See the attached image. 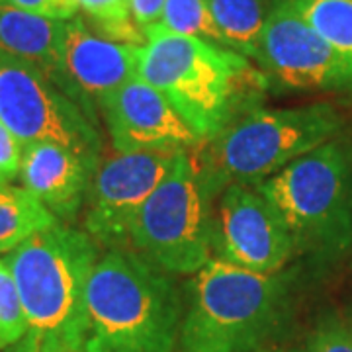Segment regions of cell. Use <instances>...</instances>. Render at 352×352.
Wrapping results in <instances>:
<instances>
[{
	"label": "cell",
	"instance_id": "6da1fadb",
	"mask_svg": "<svg viewBox=\"0 0 352 352\" xmlns=\"http://www.w3.org/2000/svg\"><path fill=\"white\" fill-rule=\"evenodd\" d=\"M145 38L139 76L163 92L200 143L256 108L268 87L263 71L229 47L161 30Z\"/></svg>",
	"mask_w": 352,
	"mask_h": 352
},
{
	"label": "cell",
	"instance_id": "7a4b0ae2",
	"mask_svg": "<svg viewBox=\"0 0 352 352\" xmlns=\"http://www.w3.org/2000/svg\"><path fill=\"white\" fill-rule=\"evenodd\" d=\"M100 258L87 231L55 223L10 251V266L28 331L8 352H85L87 288Z\"/></svg>",
	"mask_w": 352,
	"mask_h": 352
},
{
	"label": "cell",
	"instance_id": "3957f363",
	"mask_svg": "<svg viewBox=\"0 0 352 352\" xmlns=\"http://www.w3.org/2000/svg\"><path fill=\"white\" fill-rule=\"evenodd\" d=\"M184 300L170 274L133 251H108L87 288L85 352H175Z\"/></svg>",
	"mask_w": 352,
	"mask_h": 352
},
{
	"label": "cell",
	"instance_id": "277c9868",
	"mask_svg": "<svg viewBox=\"0 0 352 352\" xmlns=\"http://www.w3.org/2000/svg\"><path fill=\"white\" fill-rule=\"evenodd\" d=\"M286 272L256 274L210 258L188 284L175 352H256L286 323Z\"/></svg>",
	"mask_w": 352,
	"mask_h": 352
},
{
	"label": "cell",
	"instance_id": "5b68a950",
	"mask_svg": "<svg viewBox=\"0 0 352 352\" xmlns=\"http://www.w3.org/2000/svg\"><path fill=\"white\" fill-rule=\"evenodd\" d=\"M339 112L317 102L300 108H252L206 141L198 155L217 194L231 184L254 186L337 138Z\"/></svg>",
	"mask_w": 352,
	"mask_h": 352
},
{
	"label": "cell",
	"instance_id": "8992f818",
	"mask_svg": "<svg viewBox=\"0 0 352 352\" xmlns=\"http://www.w3.org/2000/svg\"><path fill=\"white\" fill-rule=\"evenodd\" d=\"M294 239L296 252L337 258L352 247V143L331 139L254 184Z\"/></svg>",
	"mask_w": 352,
	"mask_h": 352
},
{
	"label": "cell",
	"instance_id": "52a82bcc",
	"mask_svg": "<svg viewBox=\"0 0 352 352\" xmlns=\"http://www.w3.org/2000/svg\"><path fill=\"white\" fill-rule=\"evenodd\" d=\"M217 198L198 155L180 153L135 215L129 251L164 274H196L214 256Z\"/></svg>",
	"mask_w": 352,
	"mask_h": 352
},
{
	"label": "cell",
	"instance_id": "ba28073f",
	"mask_svg": "<svg viewBox=\"0 0 352 352\" xmlns=\"http://www.w3.org/2000/svg\"><path fill=\"white\" fill-rule=\"evenodd\" d=\"M0 122L22 145L57 143L100 161V133L88 113L39 67L6 53H0Z\"/></svg>",
	"mask_w": 352,
	"mask_h": 352
},
{
	"label": "cell",
	"instance_id": "9c48e42d",
	"mask_svg": "<svg viewBox=\"0 0 352 352\" xmlns=\"http://www.w3.org/2000/svg\"><path fill=\"white\" fill-rule=\"evenodd\" d=\"M294 254V239L284 219L254 186L231 184L219 194L214 258L256 274H276Z\"/></svg>",
	"mask_w": 352,
	"mask_h": 352
},
{
	"label": "cell",
	"instance_id": "30bf717a",
	"mask_svg": "<svg viewBox=\"0 0 352 352\" xmlns=\"http://www.w3.org/2000/svg\"><path fill=\"white\" fill-rule=\"evenodd\" d=\"M184 153V151H182ZM180 153H118L98 164L87 196V233L108 251L129 249L131 223Z\"/></svg>",
	"mask_w": 352,
	"mask_h": 352
},
{
	"label": "cell",
	"instance_id": "8fae6325",
	"mask_svg": "<svg viewBox=\"0 0 352 352\" xmlns=\"http://www.w3.org/2000/svg\"><path fill=\"white\" fill-rule=\"evenodd\" d=\"M256 63L268 80L294 90H352V69L284 0L264 25Z\"/></svg>",
	"mask_w": 352,
	"mask_h": 352
},
{
	"label": "cell",
	"instance_id": "7c38bea8",
	"mask_svg": "<svg viewBox=\"0 0 352 352\" xmlns=\"http://www.w3.org/2000/svg\"><path fill=\"white\" fill-rule=\"evenodd\" d=\"M141 47L104 38L78 14L65 22L61 41L65 90L94 124L102 104L139 75Z\"/></svg>",
	"mask_w": 352,
	"mask_h": 352
},
{
	"label": "cell",
	"instance_id": "4fadbf2b",
	"mask_svg": "<svg viewBox=\"0 0 352 352\" xmlns=\"http://www.w3.org/2000/svg\"><path fill=\"white\" fill-rule=\"evenodd\" d=\"M100 112L118 153H182L200 143L163 92L139 75L118 88Z\"/></svg>",
	"mask_w": 352,
	"mask_h": 352
},
{
	"label": "cell",
	"instance_id": "5bb4252c",
	"mask_svg": "<svg viewBox=\"0 0 352 352\" xmlns=\"http://www.w3.org/2000/svg\"><path fill=\"white\" fill-rule=\"evenodd\" d=\"M98 161L57 143L22 145L20 182L57 219L71 221L87 201Z\"/></svg>",
	"mask_w": 352,
	"mask_h": 352
},
{
	"label": "cell",
	"instance_id": "9a60e30c",
	"mask_svg": "<svg viewBox=\"0 0 352 352\" xmlns=\"http://www.w3.org/2000/svg\"><path fill=\"white\" fill-rule=\"evenodd\" d=\"M63 30L65 22L0 2V53L34 63L67 94L61 73Z\"/></svg>",
	"mask_w": 352,
	"mask_h": 352
},
{
	"label": "cell",
	"instance_id": "2e32d148",
	"mask_svg": "<svg viewBox=\"0 0 352 352\" xmlns=\"http://www.w3.org/2000/svg\"><path fill=\"white\" fill-rule=\"evenodd\" d=\"M284 0H210L215 25L229 50L256 59L268 18Z\"/></svg>",
	"mask_w": 352,
	"mask_h": 352
},
{
	"label": "cell",
	"instance_id": "e0dca14e",
	"mask_svg": "<svg viewBox=\"0 0 352 352\" xmlns=\"http://www.w3.org/2000/svg\"><path fill=\"white\" fill-rule=\"evenodd\" d=\"M55 223L59 219L28 190L0 182V254H8L34 233Z\"/></svg>",
	"mask_w": 352,
	"mask_h": 352
},
{
	"label": "cell",
	"instance_id": "ac0fdd59",
	"mask_svg": "<svg viewBox=\"0 0 352 352\" xmlns=\"http://www.w3.org/2000/svg\"><path fill=\"white\" fill-rule=\"evenodd\" d=\"M296 12L314 28L352 69V0H289Z\"/></svg>",
	"mask_w": 352,
	"mask_h": 352
},
{
	"label": "cell",
	"instance_id": "d6986e66",
	"mask_svg": "<svg viewBox=\"0 0 352 352\" xmlns=\"http://www.w3.org/2000/svg\"><path fill=\"white\" fill-rule=\"evenodd\" d=\"M88 25L104 38L145 45V32L131 18V0H75Z\"/></svg>",
	"mask_w": 352,
	"mask_h": 352
},
{
	"label": "cell",
	"instance_id": "ffe728a7",
	"mask_svg": "<svg viewBox=\"0 0 352 352\" xmlns=\"http://www.w3.org/2000/svg\"><path fill=\"white\" fill-rule=\"evenodd\" d=\"M151 30L206 39L210 43L227 47L212 18L210 0H166L161 22L153 25Z\"/></svg>",
	"mask_w": 352,
	"mask_h": 352
},
{
	"label": "cell",
	"instance_id": "44dd1931",
	"mask_svg": "<svg viewBox=\"0 0 352 352\" xmlns=\"http://www.w3.org/2000/svg\"><path fill=\"white\" fill-rule=\"evenodd\" d=\"M25 331L24 307L10 266L0 258V352L14 349L25 337Z\"/></svg>",
	"mask_w": 352,
	"mask_h": 352
},
{
	"label": "cell",
	"instance_id": "7402d4cb",
	"mask_svg": "<svg viewBox=\"0 0 352 352\" xmlns=\"http://www.w3.org/2000/svg\"><path fill=\"white\" fill-rule=\"evenodd\" d=\"M292 352H352V321L321 319Z\"/></svg>",
	"mask_w": 352,
	"mask_h": 352
},
{
	"label": "cell",
	"instance_id": "603a6c76",
	"mask_svg": "<svg viewBox=\"0 0 352 352\" xmlns=\"http://www.w3.org/2000/svg\"><path fill=\"white\" fill-rule=\"evenodd\" d=\"M0 2L25 10V12L45 16L51 20H59V22L73 20L78 14L75 0H0Z\"/></svg>",
	"mask_w": 352,
	"mask_h": 352
},
{
	"label": "cell",
	"instance_id": "cb8c5ba5",
	"mask_svg": "<svg viewBox=\"0 0 352 352\" xmlns=\"http://www.w3.org/2000/svg\"><path fill=\"white\" fill-rule=\"evenodd\" d=\"M22 143L0 122V182H12L20 175Z\"/></svg>",
	"mask_w": 352,
	"mask_h": 352
},
{
	"label": "cell",
	"instance_id": "d4e9b609",
	"mask_svg": "<svg viewBox=\"0 0 352 352\" xmlns=\"http://www.w3.org/2000/svg\"><path fill=\"white\" fill-rule=\"evenodd\" d=\"M166 0H131V18L143 30H151L163 18Z\"/></svg>",
	"mask_w": 352,
	"mask_h": 352
}]
</instances>
